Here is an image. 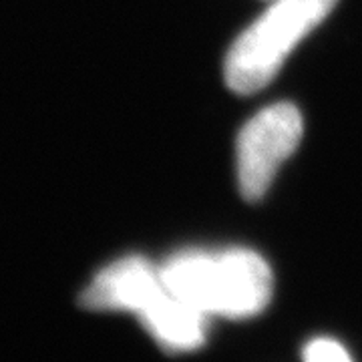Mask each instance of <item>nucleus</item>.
<instances>
[{
  "label": "nucleus",
  "mask_w": 362,
  "mask_h": 362,
  "mask_svg": "<svg viewBox=\"0 0 362 362\" xmlns=\"http://www.w3.org/2000/svg\"><path fill=\"white\" fill-rule=\"evenodd\" d=\"M165 292L230 320L258 316L270 304L274 274L268 262L246 247L221 252L181 250L159 266Z\"/></svg>",
  "instance_id": "obj_1"
},
{
  "label": "nucleus",
  "mask_w": 362,
  "mask_h": 362,
  "mask_svg": "<svg viewBox=\"0 0 362 362\" xmlns=\"http://www.w3.org/2000/svg\"><path fill=\"white\" fill-rule=\"evenodd\" d=\"M338 0H274L246 30L233 40L223 63L228 89L252 95L266 89L298 47L328 14Z\"/></svg>",
  "instance_id": "obj_2"
},
{
  "label": "nucleus",
  "mask_w": 362,
  "mask_h": 362,
  "mask_svg": "<svg viewBox=\"0 0 362 362\" xmlns=\"http://www.w3.org/2000/svg\"><path fill=\"white\" fill-rule=\"evenodd\" d=\"M139 320L163 350L189 352L204 346L209 316L169 292H163L139 314Z\"/></svg>",
  "instance_id": "obj_5"
},
{
  "label": "nucleus",
  "mask_w": 362,
  "mask_h": 362,
  "mask_svg": "<svg viewBox=\"0 0 362 362\" xmlns=\"http://www.w3.org/2000/svg\"><path fill=\"white\" fill-rule=\"evenodd\" d=\"M302 358L308 362H349L350 354L334 338H314L302 350Z\"/></svg>",
  "instance_id": "obj_6"
},
{
  "label": "nucleus",
  "mask_w": 362,
  "mask_h": 362,
  "mask_svg": "<svg viewBox=\"0 0 362 362\" xmlns=\"http://www.w3.org/2000/svg\"><path fill=\"white\" fill-rule=\"evenodd\" d=\"M302 133V113L292 103L270 105L242 127L235 139V168L246 202L264 197L280 165L296 151Z\"/></svg>",
  "instance_id": "obj_3"
},
{
  "label": "nucleus",
  "mask_w": 362,
  "mask_h": 362,
  "mask_svg": "<svg viewBox=\"0 0 362 362\" xmlns=\"http://www.w3.org/2000/svg\"><path fill=\"white\" fill-rule=\"evenodd\" d=\"M163 292L159 266L143 256H127L99 272L78 302L85 310L131 312L139 316Z\"/></svg>",
  "instance_id": "obj_4"
}]
</instances>
